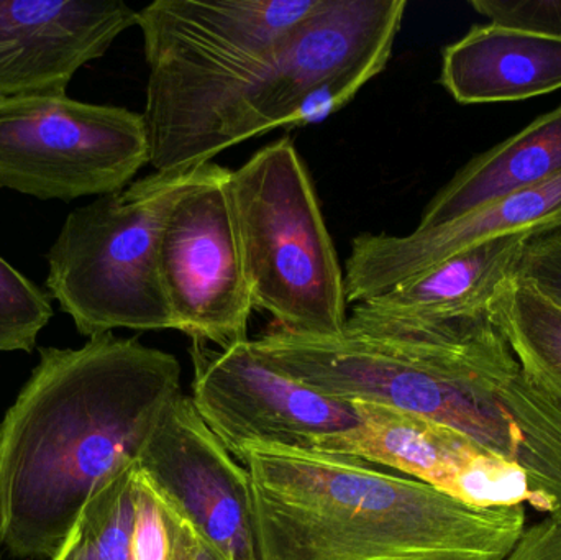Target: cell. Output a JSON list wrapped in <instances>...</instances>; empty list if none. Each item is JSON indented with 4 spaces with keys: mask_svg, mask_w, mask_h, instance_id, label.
<instances>
[{
    "mask_svg": "<svg viewBox=\"0 0 561 560\" xmlns=\"http://www.w3.org/2000/svg\"><path fill=\"white\" fill-rule=\"evenodd\" d=\"M488 312L527 374L561 403V305L516 273L500 286Z\"/></svg>",
    "mask_w": 561,
    "mask_h": 560,
    "instance_id": "obj_17",
    "label": "cell"
},
{
    "mask_svg": "<svg viewBox=\"0 0 561 560\" xmlns=\"http://www.w3.org/2000/svg\"><path fill=\"white\" fill-rule=\"evenodd\" d=\"M438 81L463 105L550 94L561 89V36L473 25L445 46Z\"/></svg>",
    "mask_w": 561,
    "mask_h": 560,
    "instance_id": "obj_14",
    "label": "cell"
},
{
    "mask_svg": "<svg viewBox=\"0 0 561 560\" xmlns=\"http://www.w3.org/2000/svg\"><path fill=\"white\" fill-rule=\"evenodd\" d=\"M561 232V173L552 180L523 187L490 201L458 219L408 236L359 233L346 260L345 295L358 305L457 253L507 236H552Z\"/></svg>",
    "mask_w": 561,
    "mask_h": 560,
    "instance_id": "obj_12",
    "label": "cell"
},
{
    "mask_svg": "<svg viewBox=\"0 0 561 560\" xmlns=\"http://www.w3.org/2000/svg\"><path fill=\"white\" fill-rule=\"evenodd\" d=\"M517 273L561 305V232L530 240Z\"/></svg>",
    "mask_w": 561,
    "mask_h": 560,
    "instance_id": "obj_22",
    "label": "cell"
},
{
    "mask_svg": "<svg viewBox=\"0 0 561 560\" xmlns=\"http://www.w3.org/2000/svg\"><path fill=\"white\" fill-rule=\"evenodd\" d=\"M135 467L170 522L209 560H259L249 470L207 427L191 397L171 401Z\"/></svg>",
    "mask_w": 561,
    "mask_h": 560,
    "instance_id": "obj_8",
    "label": "cell"
},
{
    "mask_svg": "<svg viewBox=\"0 0 561 560\" xmlns=\"http://www.w3.org/2000/svg\"><path fill=\"white\" fill-rule=\"evenodd\" d=\"M173 525L174 552L173 560H209L193 538L180 526Z\"/></svg>",
    "mask_w": 561,
    "mask_h": 560,
    "instance_id": "obj_24",
    "label": "cell"
},
{
    "mask_svg": "<svg viewBox=\"0 0 561 560\" xmlns=\"http://www.w3.org/2000/svg\"><path fill=\"white\" fill-rule=\"evenodd\" d=\"M148 163L144 114L66 94L0 98V190L71 203L125 190Z\"/></svg>",
    "mask_w": 561,
    "mask_h": 560,
    "instance_id": "obj_7",
    "label": "cell"
},
{
    "mask_svg": "<svg viewBox=\"0 0 561 560\" xmlns=\"http://www.w3.org/2000/svg\"><path fill=\"white\" fill-rule=\"evenodd\" d=\"M504 560H561V518L546 516L527 526Z\"/></svg>",
    "mask_w": 561,
    "mask_h": 560,
    "instance_id": "obj_23",
    "label": "cell"
},
{
    "mask_svg": "<svg viewBox=\"0 0 561 560\" xmlns=\"http://www.w3.org/2000/svg\"><path fill=\"white\" fill-rule=\"evenodd\" d=\"M227 190L253 308L289 334H345L343 270L293 140L279 138L256 151L230 171Z\"/></svg>",
    "mask_w": 561,
    "mask_h": 560,
    "instance_id": "obj_5",
    "label": "cell"
},
{
    "mask_svg": "<svg viewBox=\"0 0 561 560\" xmlns=\"http://www.w3.org/2000/svg\"><path fill=\"white\" fill-rule=\"evenodd\" d=\"M230 171L174 204L158 263L174 331L222 351L249 341L255 309L227 190Z\"/></svg>",
    "mask_w": 561,
    "mask_h": 560,
    "instance_id": "obj_9",
    "label": "cell"
},
{
    "mask_svg": "<svg viewBox=\"0 0 561 560\" xmlns=\"http://www.w3.org/2000/svg\"><path fill=\"white\" fill-rule=\"evenodd\" d=\"M358 424L323 453L388 467L474 508L526 506L536 496L519 467L497 459L450 427L382 404H353Z\"/></svg>",
    "mask_w": 561,
    "mask_h": 560,
    "instance_id": "obj_11",
    "label": "cell"
},
{
    "mask_svg": "<svg viewBox=\"0 0 561 560\" xmlns=\"http://www.w3.org/2000/svg\"><path fill=\"white\" fill-rule=\"evenodd\" d=\"M534 236L488 240L450 256L385 295L353 308L375 316L450 321L484 315L497 289L516 275Z\"/></svg>",
    "mask_w": 561,
    "mask_h": 560,
    "instance_id": "obj_15",
    "label": "cell"
},
{
    "mask_svg": "<svg viewBox=\"0 0 561 560\" xmlns=\"http://www.w3.org/2000/svg\"><path fill=\"white\" fill-rule=\"evenodd\" d=\"M405 7V0H319L247 95L233 147L345 107L388 66Z\"/></svg>",
    "mask_w": 561,
    "mask_h": 560,
    "instance_id": "obj_6",
    "label": "cell"
},
{
    "mask_svg": "<svg viewBox=\"0 0 561 560\" xmlns=\"http://www.w3.org/2000/svg\"><path fill=\"white\" fill-rule=\"evenodd\" d=\"M190 354L191 400L237 460L252 444L320 450L358 424L353 404L325 397L266 364L250 339L224 351L193 342Z\"/></svg>",
    "mask_w": 561,
    "mask_h": 560,
    "instance_id": "obj_10",
    "label": "cell"
},
{
    "mask_svg": "<svg viewBox=\"0 0 561 560\" xmlns=\"http://www.w3.org/2000/svg\"><path fill=\"white\" fill-rule=\"evenodd\" d=\"M470 5L493 25L561 36V0H471Z\"/></svg>",
    "mask_w": 561,
    "mask_h": 560,
    "instance_id": "obj_21",
    "label": "cell"
},
{
    "mask_svg": "<svg viewBox=\"0 0 561 560\" xmlns=\"http://www.w3.org/2000/svg\"><path fill=\"white\" fill-rule=\"evenodd\" d=\"M319 0H157L137 12L148 75L145 124L158 173L232 148L247 95Z\"/></svg>",
    "mask_w": 561,
    "mask_h": 560,
    "instance_id": "obj_3",
    "label": "cell"
},
{
    "mask_svg": "<svg viewBox=\"0 0 561 560\" xmlns=\"http://www.w3.org/2000/svg\"><path fill=\"white\" fill-rule=\"evenodd\" d=\"M561 173V104L513 137L471 158L432 197L419 229L444 226L463 214Z\"/></svg>",
    "mask_w": 561,
    "mask_h": 560,
    "instance_id": "obj_16",
    "label": "cell"
},
{
    "mask_svg": "<svg viewBox=\"0 0 561 560\" xmlns=\"http://www.w3.org/2000/svg\"><path fill=\"white\" fill-rule=\"evenodd\" d=\"M137 467L108 480L82 508L51 560H130Z\"/></svg>",
    "mask_w": 561,
    "mask_h": 560,
    "instance_id": "obj_18",
    "label": "cell"
},
{
    "mask_svg": "<svg viewBox=\"0 0 561 560\" xmlns=\"http://www.w3.org/2000/svg\"><path fill=\"white\" fill-rule=\"evenodd\" d=\"M181 391V364L138 339L102 334L39 348L0 423V549L58 555L85 503L137 464Z\"/></svg>",
    "mask_w": 561,
    "mask_h": 560,
    "instance_id": "obj_1",
    "label": "cell"
},
{
    "mask_svg": "<svg viewBox=\"0 0 561 560\" xmlns=\"http://www.w3.org/2000/svg\"><path fill=\"white\" fill-rule=\"evenodd\" d=\"M224 167L141 178L66 217L49 249L46 289L79 334L174 331L160 276V242L174 204Z\"/></svg>",
    "mask_w": 561,
    "mask_h": 560,
    "instance_id": "obj_4",
    "label": "cell"
},
{
    "mask_svg": "<svg viewBox=\"0 0 561 560\" xmlns=\"http://www.w3.org/2000/svg\"><path fill=\"white\" fill-rule=\"evenodd\" d=\"M173 525L137 473L130 560H173Z\"/></svg>",
    "mask_w": 561,
    "mask_h": 560,
    "instance_id": "obj_20",
    "label": "cell"
},
{
    "mask_svg": "<svg viewBox=\"0 0 561 560\" xmlns=\"http://www.w3.org/2000/svg\"><path fill=\"white\" fill-rule=\"evenodd\" d=\"M135 25L122 0H0V98L66 94Z\"/></svg>",
    "mask_w": 561,
    "mask_h": 560,
    "instance_id": "obj_13",
    "label": "cell"
},
{
    "mask_svg": "<svg viewBox=\"0 0 561 560\" xmlns=\"http://www.w3.org/2000/svg\"><path fill=\"white\" fill-rule=\"evenodd\" d=\"M259 560H504L527 506L474 508L409 477L316 449L252 444Z\"/></svg>",
    "mask_w": 561,
    "mask_h": 560,
    "instance_id": "obj_2",
    "label": "cell"
},
{
    "mask_svg": "<svg viewBox=\"0 0 561 560\" xmlns=\"http://www.w3.org/2000/svg\"><path fill=\"white\" fill-rule=\"evenodd\" d=\"M53 318L51 296L0 256V352H33Z\"/></svg>",
    "mask_w": 561,
    "mask_h": 560,
    "instance_id": "obj_19",
    "label": "cell"
}]
</instances>
